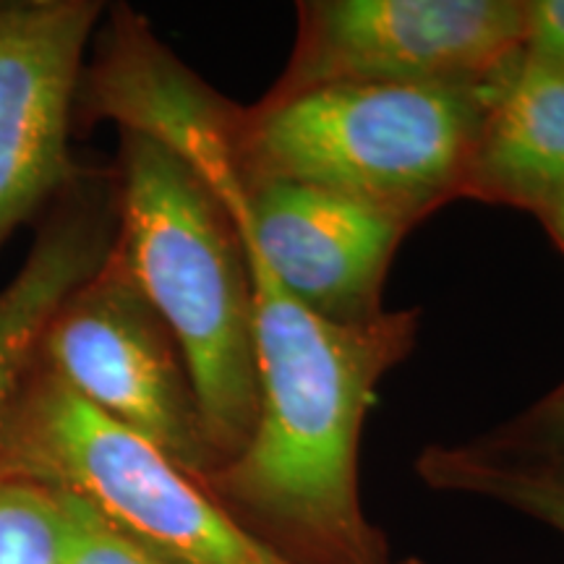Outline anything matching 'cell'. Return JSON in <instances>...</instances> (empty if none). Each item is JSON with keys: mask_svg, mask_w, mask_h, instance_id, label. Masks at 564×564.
<instances>
[{"mask_svg": "<svg viewBox=\"0 0 564 564\" xmlns=\"http://www.w3.org/2000/svg\"><path fill=\"white\" fill-rule=\"evenodd\" d=\"M112 181L116 249L178 343L223 468L243 453L259 421L253 301L241 238L202 175L147 133L121 131Z\"/></svg>", "mask_w": 564, "mask_h": 564, "instance_id": "6da1fadb", "label": "cell"}, {"mask_svg": "<svg viewBox=\"0 0 564 564\" xmlns=\"http://www.w3.org/2000/svg\"><path fill=\"white\" fill-rule=\"evenodd\" d=\"M489 87L335 84L238 105V171L251 183L327 188L419 225L463 199Z\"/></svg>", "mask_w": 564, "mask_h": 564, "instance_id": "7a4b0ae2", "label": "cell"}, {"mask_svg": "<svg viewBox=\"0 0 564 564\" xmlns=\"http://www.w3.org/2000/svg\"><path fill=\"white\" fill-rule=\"evenodd\" d=\"M0 476L82 499L162 564H293L246 531L202 478L89 405L37 358L0 419Z\"/></svg>", "mask_w": 564, "mask_h": 564, "instance_id": "3957f363", "label": "cell"}, {"mask_svg": "<svg viewBox=\"0 0 564 564\" xmlns=\"http://www.w3.org/2000/svg\"><path fill=\"white\" fill-rule=\"evenodd\" d=\"M267 100L335 84L481 87L523 55L525 0H303Z\"/></svg>", "mask_w": 564, "mask_h": 564, "instance_id": "277c9868", "label": "cell"}, {"mask_svg": "<svg viewBox=\"0 0 564 564\" xmlns=\"http://www.w3.org/2000/svg\"><path fill=\"white\" fill-rule=\"evenodd\" d=\"M37 361L188 474L204 478L217 468L178 343L116 243L47 322Z\"/></svg>", "mask_w": 564, "mask_h": 564, "instance_id": "5b68a950", "label": "cell"}, {"mask_svg": "<svg viewBox=\"0 0 564 564\" xmlns=\"http://www.w3.org/2000/svg\"><path fill=\"white\" fill-rule=\"evenodd\" d=\"M100 0H0V249L87 165L70 154Z\"/></svg>", "mask_w": 564, "mask_h": 564, "instance_id": "8992f818", "label": "cell"}, {"mask_svg": "<svg viewBox=\"0 0 564 564\" xmlns=\"http://www.w3.org/2000/svg\"><path fill=\"white\" fill-rule=\"evenodd\" d=\"M118 236L116 181L87 167L42 212L21 270L0 291V419L30 371L47 322L100 270Z\"/></svg>", "mask_w": 564, "mask_h": 564, "instance_id": "52a82bcc", "label": "cell"}, {"mask_svg": "<svg viewBox=\"0 0 564 564\" xmlns=\"http://www.w3.org/2000/svg\"><path fill=\"white\" fill-rule=\"evenodd\" d=\"M564 188V70L520 55L491 82L463 199L541 215Z\"/></svg>", "mask_w": 564, "mask_h": 564, "instance_id": "ba28073f", "label": "cell"}, {"mask_svg": "<svg viewBox=\"0 0 564 564\" xmlns=\"http://www.w3.org/2000/svg\"><path fill=\"white\" fill-rule=\"evenodd\" d=\"M415 470L434 489L491 499L564 533V463L552 457L484 434L465 444L426 447Z\"/></svg>", "mask_w": 564, "mask_h": 564, "instance_id": "9c48e42d", "label": "cell"}, {"mask_svg": "<svg viewBox=\"0 0 564 564\" xmlns=\"http://www.w3.org/2000/svg\"><path fill=\"white\" fill-rule=\"evenodd\" d=\"M66 494L30 478L0 476V564H66Z\"/></svg>", "mask_w": 564, "mask_h": 564, "instance_id": "30bf717a", "label": "cell"}, {"mask_svg": "<svg viewBox=\"0 0 564 564\" xmlns=\"http://www.w3.org/2000/svg\"><path fill=\"white\" fill-rule=\"evenodd\" d=\"M66 502L70 512V552L66 564H162L126 535L112 531L82 499L66 494Z\"/></svg>", "mask_w": 564, "mask_h": 564, "instance_id": "8fae6325", "label": "cell"}, {"mask_svg": "<svg viewBox=\"0 0 564 564\" xmlns=\"http://www.w3.org/2000/svg\"><path fill=\"white\" fill-rule=\"evenodd\" d=\"M489 436L507 447L564 463V382L554 392H549L541 403L528 408L523 415Z\"/></svg>", "mask_w": 564, "mask_h": 564, "instance_id": "7c38bea8", "label": "cell"}, {"mask_svg": "<svg viewBox=\"0 0 564 564\" xmlns=\"http://www.w3.org/2000/svg\"><path fill=\"white\" fill-rule=\"evenodd\" d=\"M523 55L541 66L564 70V0H528Z\"/></svg>", "mask_w": 564, "mask_h": 564, "instance_id": "4fadbf2b", "label": "cell"}, {"mask_svg": "<svg viewBox=\"0 0 564 564\" xmlns=\"http://www.w3.org/2000/svg\"><path fill=\"white\" fill-rule=\"evenodd\" d=\"M541 220H544V225H546V230L552 232L554 236V241L562 246V251H564V188L560 194L554 196L552 202L546 204V209L541 212Z\"/></svg>", "mask_w": 564, "mask_h": 564, "instance_id": "5bb4252c", "label": "cell"}, {"mask_svg": "<svg viewBox=\"0 0 564 564\" xmlns=\"http://www.w3.org/2000/svg\"><path fill=\"white\" fill-rule=\"evenodd\" d=\"M394 564H423L421 560H405V562H394Z\"/></svg>", "mask_w": 564, "mask_h": 564, "instance_id": "9a60e30c", "label": "cell"}]
</instances>
